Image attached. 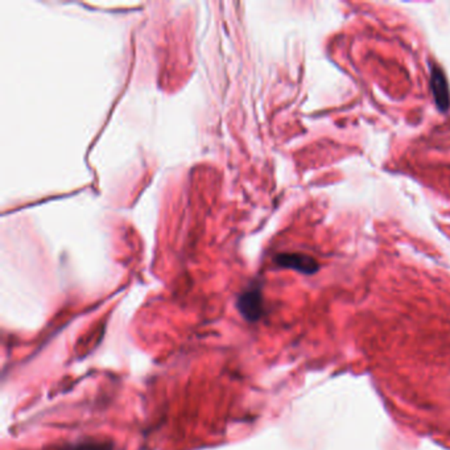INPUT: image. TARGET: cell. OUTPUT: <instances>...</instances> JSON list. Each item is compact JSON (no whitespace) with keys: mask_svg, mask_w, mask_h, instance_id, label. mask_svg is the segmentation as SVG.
Returning <instances> with one entry per match:
<instances>
[{"mask_svg":"<svg viewBox=\"0 0 450 450\" xmlns=\"http://www.w3.org/2000/svg\"><path fill=\"white\" fill-rule=\"evenodd\" d=\"M66 450H114V446L109 441L86 440Z\"/></svg>","mask_w":450,"mask_h":450,"instance_id":"277c9868","label":"cell"},{"mask_svg":"<svg viewBox=\"0 0 450 450\" xmlns=\"http://www.w3.org/2000/svg\"><path fill=\"white\" fill-rule=\"evenodd\" d=\"M430 83H432V91L434 95V100L437 103V107L441 111H448L450 106L449 88H448V81L439 66L432 68V76H430Z\"/></svg>","mask_w":450,"mask_h":450,"instance_id":"3957f363","label":"cell"},{"mask_svg":"<svg viewBox=\"0 0 450 450\" xmlns=\"http://www.w3.org/2000/svg\"><path fill=\"white\" fill-rule=\"evenodd\" d=\"M275 261L279 267L292 268L302 273H314L319 270V264L312 256L304 254H280L275 258Z\"/></svg>","mask_w":450,"mask_h":450,"instance_id":"7a4b0ae2","label":"cell"},{"mask_svg":"<svg viewBox=\"0 0 450 450\" xmlns=\"http://www.w3.org/2000/svg\"><path fill=\"white\" fill-rule=\"evenodd\" d=\"M237 308L244 320L249 322L259 320L264 312L261 290L252 287L250 290L242 292L237 301Z\"/></svg>","mask_w":450,"mask_h":450,"instance_id":"6da1fadb","label":"cell"}]
</instances>
